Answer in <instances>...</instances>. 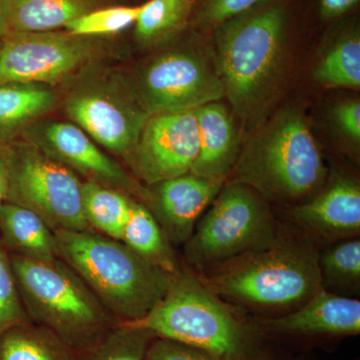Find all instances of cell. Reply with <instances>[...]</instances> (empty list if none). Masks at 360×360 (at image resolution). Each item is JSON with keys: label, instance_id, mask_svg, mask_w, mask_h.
<instances>
[{"label": "cell", "instance_id": "12", "mask_svg": "<svg viewBox=\"0 0 360 360\" xmlns=\"http://www.w3.org/2000/svg\"><path fill=\"white\" fill-rule=\"evenodd\" d=\"M27 141L70 168L84 180L122 191L148 206L150 191L103 153L98 146L75 123L51 122L32 124Z\"/></svg>", "mask_w": 360, "mask_h": 360}, {"label": "cell", "instance_id": "6", "mask_svg": "<svg viewBox=\"0 0 360 360\" xmlns=\"http://www.w3.org/2000/svg\"><path fill=\"white\" fill-rule=\"evenodd\" d=\"M319 253L309 243L278 240L201 279L217 295L262 309L303 304L321 288Z\"/></svg>", "mask_w": 360, "mask_h": 360}, {"label": "cell", "instance_id": "4", "mask_svg": "<svg viewBox=\"0 0 360 360\" xmlns=\"http://www.w3.org/2000/svg\"><path fill=\"white\" fill-rule=\"evenodd\" d=\"M233 181L262 198L293 201L316 193L326 168L307 118L288 108L264 124L239 153Z\"/></svg>", "mask_w": 360, "mask_h": 360}, {"label": "cell", "instance_id": "20", "mask_svg": "<svg viewBox=\"0 0 360 360\" xmlns=\"http://www.w3.org/2000/svg\"><path fill=\"white\" fill-rule=\"evenodd\" d=\"M122 241L142 258L172 276L181 269L172 243L153 213L141 201L132 200Z\"/></svg>", "mask_w": 360, "mask_h": 360}, {"label": "cell", "instance_id": "28", "mask_svg": "<svg viewBox=\"0 0 360 360\" xmlns=\"http://www.w3.org/2000/svg\"><path fill=\"white\" fill-rule=\"evenodd\" d=\"M141 11V6L99 7L71 21L65 32L91 39L117 34L135 25Z\"/></svg>", "mask_w": 360, "mask_h": 360}, {"label": "cell", "instance_id": "23", "mask_svg": "<svg viewBox=\"0 0 360 360\" xmlns=\"http://www.w3.org/2000/svg\"><path fill=\"white\" fill-rule=\"evenodd\" d=\"M82 200L85 219L90 229L122 240L134 198L111 187L84 180Z\"/></svg>", "mask_w": 360, "mask_h": 360}, {"label": "cell", "instance_id": "32", "mask_svg": "<svg viewBox=\"0 0 360 360\" xmlns=\"http://www.w3.org/2000/svg\"><path fill=\"white\" fill-rule=\"evenodd\" d=\"M335 120L338 127L350 141H360V104L359 101L340 103L335 110Z\"/></svg>", "mask_w": 360, "mask_h": 360}, {"label": "cell", "instance_id": "30", "mask_svg": "<svg viewBox=\"0 0 360 360\" xmlns=\"http://www.w3.org/2000/svg\"><path fill=\"white\" fill-rule=\"evenodd\" d=\"M264 0H205L198 11V25L215 28L225 21L248 13Z\"/></svg>", "mask_w": 360, "mask_h": 360}, {"label": "cell", "instance_id": "25", "mask_svg": "<svg viewBox=\"0 0 360 360\" xmlns=\"http://www.w3.org/2000/svg\"><path fill=\"white\" fill-rule=\"evenodd\" d=\"M314 80L326 86L359 89L360 39L359 33L345 35L317 63Z\"/></svg>", "mask_w": 360, "mask_h": 360}, {"label": "cell", "instance_id": "1", "mask_svg": "<svg viewBox=\"0 0 360 360\" xmlns=\"http://www.w3.org/2000/svg\"><path fill=\"white\" fill-rule=\"evenodd\" d=\"M54 234L58 257L82 277L120 323L146 316L174 281V276L118 239L94 231Z\"/></svg>", "mask_w": 360, "mask_h": 360}, {"label": "cell", "instance_id": "31", "mask_svg": "<svg viewBox=\"0 0 360 360\" xmlns=\"http://www.w3.org/2000/svg\"><path fill=\"white\" fill-rule=\"evenodd\" d=\"M144 360H221L214 355L175 341L155 338L149 343Z\"/></svg>", "mask_w": 360, "mask_h": 360}, {"label": "cell", "instance_id": "15", "mask_svg": "<svg viewBox=\"0 0 360 360\" xmlns=\"http://www.w3.org/2000/svg\"><path fill=\"white\" fill-rule=\"evenodd\" d=\"M264 328L276 335L307 338L359 335L360 302L322 288L300 309L265 321Z\"/></svg>", "mask_w": 360, "mask_h": 360}, {"label": "cell", "instance_id": "10", "mask_svg": "<svg viewBox=\"0 0 360 360\" xmlns=\"http://www.w3.org/2000/svg\"><path fill=\"white\" fill-rule=\"evenodd\" d=\"M224 89L217 70L191 51L162 54L141 73L137 103L148 115L194 111L219 101Z\"/></svg>", "mask_w": 360, "mask_h": 360}, {"label": "cell", "instance_id": "35", "mask_svg": "<svg viewBox=\"0 0 360 360\" xmlns=\"http://www.w3.org/2000/svg\"><path fill=\"white\" fill-rule=\"evenodd\" d=\"M11 32L8 4L7 0H0V40Z\"/></svg>", "mask_w": 360, "mask_h": 360}, {"label": "cell", "instance_id": "14", "mask_svg": "<svg viewBox=\"0 0 360 360\" xmlns=\"http://www.w3.org/2000/svg\"><path fill=\"white\" fill-rule=\"evenodd\" d=\"M221 184L189 172L151 186L155 188L149 189L151 198L146 207L172 245H184L200 215L221 191Z\"/></svg>", "mask_w": 360, "mask_h": 360}, {"label": "cell", "instance_id": "9", "mask_svg": "<svg viewBox=\"0 0 360 360\" xmlns=\"http://www.w3.org/2000/svg\"><path fill=\"white\" fill-rule=\"evenodd\" d=\"M98 49L94 39L68 32H9L0 40V85L58 84L89 63Z\"/></svg>", "mask_w": 360, "mask_h": 360}, {"label": "cell", "instance_id": "18", "mask_svg": "<svg viewBox=\"0 0 360 360\" xmlns=\"http://www.w3.org/2000/svg\"><path fill=\"white\" fill-rule=\"evenodd\" d=\"M0 234L9 253L39 262L59 258L54 232L39 214L23 206L0 205Z\"/></svg>", "mask_w": 360, "mask_h": 360}, {"label": "cell", "instance_id": "26", "mask_svg": "<svg viewBox=\"0 0 360 360\" xmlns=\"http://www.w3.org/2000/svg\"><path fill=\"white\" fill-rule=\"evenodd\" d=\"M321 285L342 293L359 292L360 240L348 238L319 255Z\"/></svg>", "mask_w": 360, "mask_h": 360}, {"label": "cell", "instance_id": "29", "mask_svg": "<svg viewBox=\"0 0 360 360\" xmlns=\"http://www.w3.org/2000/svg\"><path fill=\"white\" fill-rule=\"evenodd\" d=\"M27 321H30L21 300L8 251L0 241V333Z\"/></svg>", "mask_w": 360, "mask_h": 360}, {"label": "cell", "instance_id": "3", "mask_svg": "<svg viewBox=\"0 0 360 360\" xmlns=\"http://www.w3.org/2000/svg\"><path fill=\"white\" fill-rule=\"evenodd\" d=\"M156 338L198 348L221 360H255V335L193 271L180 269L169 290L146 316L122 322Z\"/></svg>", "mask_w": 360, "mask_h": 360}, {"label": "cell", "instance_id": "11", "mask_svg": "<svg viewBox=\"0 0 360 360\" xmlns=\"http://www.w3.org/2000/svg\"><path fill=\"white\" fill-rule=\"evenodd\" d=\"M200 148L194 111L150 115L127 161L148 186L189 174Z\"/></svg>", "mask_w": 360, "mask_h": 360}, {"label": "cell", "instance_id": "8", "mask_svg": "<svg viewBox=\"0 0 360 360\" xmlns=\"http://www.w3.org/2000/svg\"><path fill=\"white\" fill-rule=\"evenodd\" d=\"M8 146L11 174L6 202L32 210L53 232L91 231L84 217L79 176L32 142Z\"/></svg>", "mask_w": 360, "mask_h": 360}, {"label": "cell", "instance_id": "33", "mask_svg": "<svg viewBox=\"0 0 360 360\" xmlns=\"http://www.w3.org/2000/svg\"><path fill=\"white\" fill-rule=\"evenodd\" d=\"M11 174V150L8 144L0 142V205L6 200Z\"/></svg>", "mask_w": 360, "mask_h": 360}, {"label": "cell", "instance_id": "16", "mask_svg": "<svg viewBox=\"0 0 360 360\" xmlns=\"http://www.w3.org/2000/svg\"><path fill=\"white\" fill-rule=\"evenodd\" d=\"M291 219L326 238H352L360 231V187L352 177L335 174L311 200L295 207Z\"/></svg>", "mask_w": 360, "mask_h": 360}, {"label": "cell", "instance_id": "24", "mask_svg": "<svg viewBox=\"0 0 360 360\" xmlns=\"http://www.w3.org/2000/svg\"><path fill=\"white\" fill-rule=\"evenodd\" d=\"M193 6V0H148L134 25L136 39L149 44L167 39L186 25Z\"/></svg>", "mask_w": 360, "mask_h": 360}, {"label": "cell", "instance_id": "34", "mask_svg": "<svg viewBox=\"0 0 360 360\" xmlns=\"http://www.w3.org/2000/svg\"><path fill=\"white\" fill-rule=\"evenodd\" d=\"M359 0H321V11L326 18H333L349 11Z\"/></svg>", "mask_w": 360, "mask_h": 360}, {"label": "cell", "instance_id": "7", "mask_svg": "<svg viewBox=\"0 0 360 360\" xmlns=\"http://www.w3.org/2000/svg\"><path fill=\"white\" fill-rule=\"evenodd\" d=\"M210 205L184 243V258L194 269L238 259L276 240L269 208L250 187L232 181Z\"/></svg>", "mask_w": 360, "mask_h": 360}, {"label": "cell", "instance_id": "21", "mask_svg": "<svg viewBox=\"0 0 360 360\" xmlns=\"http://www.w3.org/2000/svg\"><path fill=\"white\" fill-rule=\"evenodd\" d=\"M0 360H77V355L56 333L27 321L0 333Z\"/></svg>", "mask_w": 360, "mask_h": 360}, {"label": "cell", "instance_id": "2", "mask_svg": "<svg viewBox=\"0 0 360 360\" xmlns=\"http://www.w3.org/2000/svg\"><path fill=\"white\" fill-rule=\"evenodd\" d=\"M285 14L281 7L241 14L215 27L217 72L234 111L257 122L281 77Z\"/></svg>", "mask_w": 360, "mask_h": 360}, {"label": "cell", "instance_id": "17", "mask_svg": "<svg viewBox=\"0 0 360 360\" xmlns=\"http://www.w3.org/2000/svg\"><path fill=\"white\" fill-rule=\"evenodd\" d=\"M200 134L198 155L191 174L224 182L239 155L238 132L231 113L219 101L194 110Z\"/></svg>", "mask_w": 360, "mask_h": 360}, {"label": "cell", "instance_id": "36", "mask_svg": "<svg viewBox=\"0 0 360 360\" xmlns=\"http://www.w3.org/2000/svg\"><path fill=\"white\" fill-rule=\"evenodd\" d=\"M255 360H276L269 354H258Z\"/></svg>", "mask_w": 360, "mask_h": 360}, {"label": "cell", "instance_id": "22", "mask_svg": "<svg viewBox=\"0 0 360 360\" xmlns=\"http://www.w3.org/2000/svg\"><path fill=\"white\" fill-rule=\"evenodd\" d=\"M56 103V94L39 84L0 85V139L30 127Z\"/></svg>", "mask_w": 360, "mask_h": 360}, {"label": "cell", "instance_id": "13", "mask_svg": "<svg viewBox=\"0 0 360 360\" xmlns=\"http://www.w3.org/2000/svg\"><path fill=\"white\" fill-rule=\"evenodd\" d=\"M65 112L96 144L127 160L149 117L136 99L110 87L78 90Z\"/></svg>", "mask_w": 360, "mask_h": 360}, {"label": "cell", "instance_id": "5", "mask_svg": "<svg viewBox=\"0 0 360 360\" xmlns=\"http://www.w3.org/2000/svg\"><path fill=\"white\" fill-rule=\"evenodd\" d=\"M9 257L30 321L56 333L75 352L96 345L120 323L60 258L39 262L13 253Z\"/></svg>", "mask_w": 360, "mask_h": 360}, {"label": "cell", "instance_id": "19", "mask_svg": "<svg viewBox=\"0 0 360 360\" xmlns=\"http://www.w3.org/2000/svg\"><path fill=\"white\" fill-rule=\"evenodd\" d=\"M11 32H54L101 7L99 0H7Z\"/></svg>", "mask_w": 360, "mask_h": 360}, {"label": "cell", "instance_id": "27", "mask_svg": "<svg viewBox=\"0 0 360 360\" xmlns=\"http://www.w3.org/2000/svg\"><path fill=\"white\" fill-rule=\"evenodd\" d=\"M156 338L148 329L118 323L105 338L77 352V360H144L149 343Z\"/></svg>", "mask_w": 360, "mask_h": 360}]
</instances>
